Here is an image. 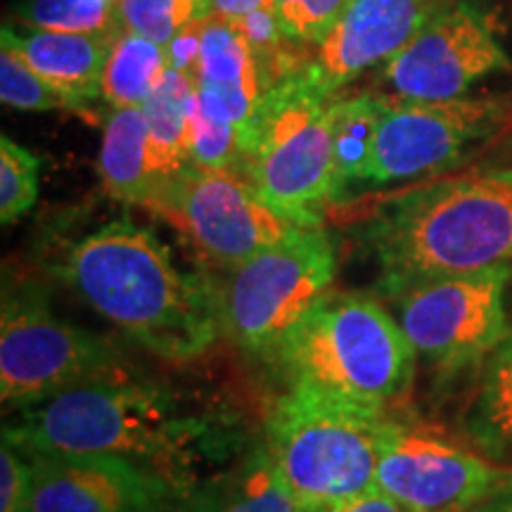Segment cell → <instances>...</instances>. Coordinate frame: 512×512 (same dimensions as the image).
Returning a JSON list of instances; mask_svg holds the SVG:
<instances>
[{"label":"cell","mask_w":512,"mask_h":512,"mask_svg":"<svg viewBox=\"0 0 512 512\" xmlns=\"http://www.w3.org/2000/svg\"><path fill=\"white\" fill-rule=\"evenodd\" d=\"M41 162L27 147L8 136L0 138V221L5 226L22 219L38 200Z\"/></svg>","instance_id":"cell-27"},{"label":"cell","mask_w":512,"mask_h":512,"mask_svg":"<svg viewBox=\"0 0 512 512\" xmlns=\"http://www.w3.org/2000/svg\"><path fill=\"white\" fill-rule=\"evenodd\" d=\"M358 238L382 297L448 275L512 266V176L437 178L384 197Z\"/></svg>","instance_id":"cell-3"},{"label":"cell","mask_w":512,"mask_h":512,"mask_svg":"<svg viewBox=\"0 0 512 512\" xmlns=\"http://www.w3.org/2000/svg\"><path fill=\"white\" fill-rule=\"evenodd\" d=\"M207 19V17H204ZM204 19L190 22L188 27H183L178 34L166 43V57H169V67L178 69L185 76H190L195 81L197 76V64H200L202 53V31H204Z\"/></svg>","instance_id":"cell-31"},{"label":"cell","mask_w":512,"mask_h":512,"mask_svg":"<svg viewBox=\"0 0 512 512\" xmlns=\"http://www.w3.org/2000/svg\"><path fill=\"white\" fill-rule=\"evenodd\" d=\"M27 512H176L183 494L152 467L117 456L27 453Z\"/></svg>","instance_id":"cell-14"},{"label":"cell","mask_w":512,"mask_h":512,"mask_svg":"<svg viewBox=\"0 0 512 512\" xmlns=\"http://www.w3.org/2000/svg\"><path fill=\"white\" fill-rule=\"evenodd\" d=\"M169 69L166 46L121 27L102 72L100 98L117 107H143Z\"/></svg>","instance_id":"cell-22"},{"label":"cell","mask_w":512,"mask_h":512,"mask_svg":"<svg viewBox=\"0 0 512 512\" xmlns=\"http://www.w3.org/2000/svg\"><path fill=\"white\" fill-rule=\"evenodd\" d=\"M3 437L24 453L117 456L152 467L188 496L202 460L226 453V434L185 413L169 389L117 373L15 411Z\"/></svg>","instance_id":"cell-1"},{"label":"cell","mask_w":512,"mask_h":512,"mask_svg":"<svg viewBox=\"0 0 512 512\" xmlns=\"http://www.w3.org/2000/svg\"><path fill=\"white\" fill-rule=\"evenodd\" d=\"M337 247L325 228L294 226L230 271L219 299L221 328L238 347L268 358L280 339L330 292Z\"/></svg>","instance_id":"cell-7"},{"label":"cell","mask_w":512,"mask_h":512,"mask_svg":"<svg viewBox=\"0 0 512 512\" xmlns=\"http://www.w3.org/2000/svg\"><path fill=\"white\" fill-rule=\"evenodd\" d=\"M472 512H512V489L501 491L489 501H484L482 505H477Z\"/></svg>","instance_id":"cell-34"},{"label":"cell","mask_w":512,"mask_h":512,"mask_svg":"<svg viewBox=\"0 0 512 512\" xmlns=\"http://www.w3.org/2000/svg\"><path fill=\"white\" fill-rule=\"evenodd\" d=\"M325 512H413V510H408L406 505L394 501V498L384 494V491L373 489V491H366V494L351 498L347 503H339L335 508Z\"/></svg>","instance_id":"cell-32"},{"label":"cell","mask_w":512,"mask_h":512,"mask_svg":"<svg viewBox=\"0 0 512 512\" xmlns=\"http://www.w3.org/2000/svg\"><path fill=\"white\" fill-rule=\"evenodd\" d=\"M214 512H299V508L275 472L266 448L259 446Z\"/></svg>","instance_id":"cell-24"},{"label":"cell","mask_w":512,"mask_h":512,"mask_svg":"<svg viewBox=\"0 0 512 512\" xmlns=\"http://www.w3.org/2000/svg\"><path fill=\"white\" fill-rule=\"evenodd\" d=\"M264 8H273V0H211V12L228 22H240Z\"/></svg>","instance_id":"cell-33"},{"label":"cell","mask_w":512,"mask_h":512,"mask_svg":"<svg viewBox=\"0 0 512 512\" xmlns=\"http://www.w3.org/2000/svg\"><path fill=\"white\" fill-rule=\"evenodd\" d=\"M482 366L465 430L479 448L503 456L512 453V332Z\"/></svg>","instance_id":"cell-21"},{"label":"cell","mask_w":512,"mask_h":512,"mask_svg":"<svg viewBox=\"0 0 512 512\" xmlns=\"http://www.w3.org/2000/svg\"><path fill=\"white\" fill-rule=\"evenodd\" d=\"M150 211L164 216L219 266L235 268L292 233L240 171L188 164L157 188Z\"/></svg>","instance_id":"cell-10"},{"label":"cell","mask_w":512,"mask_h":512,"mask_svg":"<svg viewBox=\"0 0 512 512\" xmlns=\"http://www.w3.org/2000/svg\"><path fill=\"white\" fill-rule=\"evenodd\" d=\"M242 162V136L238 126L216 117L200 105H195L192 121V147L190 164L204 169H233L240 171Z\"/></svg>","instance_id":"cell-28"},{"label":"cell","mask_w":512,"mask_h":512,"mask_svg":"<svg viewBox=\"0 0 512 512\" xmlns=\"http://www.w3.org/2000/svg\"><path fill=\"white\" fill-rule=\"evenodd\" d=\"M505 98L408 100L384 95L368 183L439 176L510 119Z\"/></svg>","instance_id":"cell-11"},{"label":"cell","mask_w":512,"mask_h":512,"mask_svg":"<svg viewBox=\"0 0 512 512\" xmlns=\"http://www.w3.org/2000/svg\"><path fill=\"white\" fill-rule=\"evenodd\" d=\"M510 67L489 17L475 3L456 0L441 5L408 46L382 64L380 81L396 98L453 100Z\"/></svg>","instance_id":"cell-13"},{"label":"cell","mask_w":512,"mask_h":512,"mask_svg":"<svg viewBox=\"0 0 512 512\" xmlns=\"http://www.w3.org/2000/svg\"><path fill=\"white\" fill-rule=\"evenodd\" d=\"M512 266L448 275L389 294L415 354L441 375L479 366L510 335L505 290Z\"/></svg>","instance_id":"cell-9"},{"label":"cell","mask_w":512,"mask_h":512,"mask_svg":"<svg viewBox=\"0 0 512 512\" xmlns=\"http://www.w3.org/2000/svg\"><path fill=\"white\" fill-rule=\"evenodd\" d=\"M299 69L264 95L240 174L285 221L320 228L339 200L332 155V102Z\"/></svg>","instance_id":"cell-6"},{"label":"cell","mask_w":512,"mask_h":512,"mask_svg":"<svg viewBox=\"0 0 512 512\" xmlns=\"http://www.w3.org/2000/svg\"><path fill=\"white\" fill-rule=\"evenodd\" d=\"M55 273L114 328L166 361L207 354L219 335L216 290L178 268L164 242L131 219L72 242Z\"/></svg>","instance_id":"cell-2"},{"label":"cell","mask_w":512,"mask_h":512,"mask_svg":"<svg viewBox=\"0 0 512 512\" xmlns=\"http://www.w3.org/2000/svg\"><path fill=\"white\" fill-rule=\"evenodd\" d=\"M19 22L31 31L64 34H112L119 31L117 0H29Z\"/></svg>","instance_id":"cell-23"},{"label":"cell","mask_w":512,"mask_h":512,"mask_svg":"<svg viewBox=\"0 0 512 512\" xmlns=\"http://www.w3.org/2000/svg\"><path fill=\"white\" fill-rule=\"evenodd\" d=\"M195 105V81L174 67L166 69L155 91L143 102L147 131H150V164L157 188L190 164Z\"/></svg>","instance_id":"cell-19"},{"label":"cell","mask_w":512,"mask_h":512,"mask_svg":"<svg viewBox=\"0 0 512 512\" xmlns=\"http://www.w3.org/2000/svg\"><path fill=\"white\" fill-rule=\"evenodd\" d=\"M119 24L166 46L190 22L211 15V0H117Z\"/></svg>","instance_id":"cell-25"},{"label":"cell","mask_w":512,"mask_h":512,"mask_svg":"<svg viewBox=\"0 0 512 512\" xmlns=\"http://www.w3.org/2000/svg\"><path fill=\"white\" fill-rule=\"evenodd\" d=\"M121 31V29H119ZM119 31L112 34H64V31H29L19 36L3 27L0 43H8L24 62L57 91L86 105L100 98L102 72Z\"/></svg>","instance_id":"cell-17"},{"label":"cell","mask_w":512,"mask_h":512,"mask_svg":"<svg viewBox=\"0 0 512 512\" xmlns=\"http://www.w3.org/2000/svg\"><path fill=\"white\" fill-rule=\"evenodd\" d=\"M441 5L444 0H349L304 72L325 93L342 95L351 81L406 48Z\"/></svg>","instance_id":"cell-15"},{"label":"cell","mask_w":512,"mask_h":512,"mask_svg":"<svg viewBox=\"0 0 512 512\" xmlns=\"http://www.w3.org/2000/svg\"><path fill=\"white\" fill-rule=\"evenodd\" d=\"M375 486L413 512H472L512 489V470L430 427L394 420L382 439Z\"/></svg>","instance_id":"cell-12"},{"label":"cell","mask_w":512,"mask_h":512,"mask_svg":"<svg viewBox=\"0 0 512 512\" xmlns=\"http://www.w3.org/2000/svg\"><path fill=\"white\" fill-rule=\"evenodd\" d=\"M347 5L349 0H273L285 36L309 50L325 41Z\"/></svg>","instance_id":"cell-29"},{"label":"cell","mask_w":512,"mask_h":512,"mask_svg":"<svg viewBox=\"0 0 512 512\" xmlns=\"http://www.w3.org/2000/svg\"><path fill=\"white\" fill-rule=\"evenodd\" d=\"M384 95H337L332 102V155L339 200L351 185L368 183Z\"/></svg>","instance_id":"cell-20"},{"label":"cell","mask_w":512,"mask_h":512,"mask_svg":"<svg viewBox=\"0 0 512 512\" xmlns=\"http://www.w3.org/2000/svg\"><path fill=\"white\" fill-rule=\"evenodd\" d=\"M34 465L22 448L3 437L0 448V512H27Z\"/></svg>","instance_id":"cell-30"},{"label":"cell","mask_w":512,"mask_h":512,"mask_svg":"<svg viewBox=\"0 0 512 512\" xmlns=\"http://www.w3.org/2000/svg\"><path fill=\"white\" fill-rule=\"evenodd\" d=\"M0 98L8 107L22 112L83 110V105L57 91L41 74H36L8 43H0Z\"/></svg>","instance_id":"cell-26"},{"label":"cell","mask_w":512,"mask_h":512,"mask_svg":"<svg viewBox=\"0 0 512 512\" xmlns=\"http://www.w3.org/2000/svg\"><path fill=\"white\" fill-rule=\"evenodd\" d=\"M268 361L287 384L389 411L411 392L418 354L377 299L328 292L280 339Z\"/></svg>","instance_id":"cell-4"},{"label":"cell","mask_w":512,"mask_h":512,"mask_svg":"<svg viewBox=\"0 0 512 512\" xmlns=\"http://www.w3.org/2000/svg\"><path fill=\"white\" fill-rule=\"evenodd\" d=\"M102 190L112 200L150 207L157 178L150 164V131L143 107H117L102 128L98 155Z\"/></svg>","instance_id":"cell-18"},{"label":"cell","mask_w":512,"mask_h":512,"mask_svg":"<svg viewBox=\"0 0 512 512\" xmlns=\"http://www.w3.org/2000/svg\"><path fill=\"white\" fill-rule=\"evenodd\" d=\"M112 339L57 318L46 292L5 285L0 311V399L22 411L121 370Z\"/></svg>","instance_id":"cell-8"},{"label":"cell","mask_w":512,"mask_h":512,"mask_svg":"<svg viewBox=\"0 0 512 512\" xmlns=\"http://www.w3.org/2000/svg\"><path fill=\"white\" fill-rule=\"evenodd\" d=\"M197 105L238 126L242 155L266 95L259 62L238 24L219 15L204 19L202 53L195 76ZM242 164V162H240Z\"/></svg>","instance_id":"cell-16"},{"label":"cell","mask_w":512,"mask_h":512,"mask_svg":"<svg viewBox=\"0 0 512 512\" xmlns=\"http://www.w3.org/2000/svg\"><path fill=\"white\" fill-rule=\"evenodd\" d=\"M392 413L290 384L266 418L264 448L299 512H325L377 489Z\"/></svg>","instance_id":"cell-5"}]
</instances>
